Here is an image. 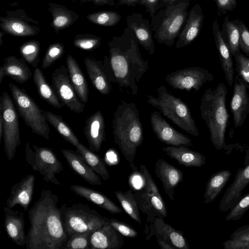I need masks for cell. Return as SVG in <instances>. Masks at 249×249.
Segmentation results:
<instances>
[{"label":"cell","instance_id":"cell-1","mask_svg":"<svg viewBox=\"0 0 249 249\" xmlns=\"http://www.w3.org/2000/svg\"><path fill=\"white\" fill-rule=\"evenodd\" d=\"M138 40L127 27L121 36H114L108 43L109 57H104V65L109 80L119 89L132 95L138 92L137 83L149 69L148 61L142 57Z\"/></svg>","mask_w":249,"mask_h":249},{"label":"cell","instance_id":"cell-2","mask_svg":"<svg viewBox=\"0 0 249 249\" xmlns=\"http://www.w3.org/2000/svg\"><path fill=\"white\" fill-rule=\"evenodd\" d=\"M58 197L50 190H42L39 198L28 211L30 227L26 235L27 249H62L67 239Z\"/></svg>","mask_w":249,"mask_h":249},{"label":"cell","instance_id":"cell-3","mask_svg":"<svg viewBox=\"0 0 249 249\" xmlns=\"http://www.w3.org/2000/svg\"><path fill=\"white\" fill-rule=\"evenodd\" d=\"M112 128L114 142L131 167L137 171L134 161L137 148L143 140V130L135 103L121 101L114 113Z\"/></svg>","mask_w":249,"mask_h":249},{"label":"cell","instance_id":"cell-4","mask_svg":"<svg viewBox=\"0 0 249 249\" xmlns=\"http://www.w3.org/2000/svg\"><path fill=\"white\" fill-rule=\"evenodd\" d=\"M228 90L223 83L213 89H207L203 94L199 107L200 115L208 127L210 140L217 150L226 146L225 133L229 115L226 99Z\"/></svg>","mask_w":249,"mask_h":249},{"label":"cell","instance_id":"cell-5","mask_svg":"<svg viewBox=\"0 0 249 249\" xmlns=\"http://www.w3.org/2000/svg\"><path fill=\"white\" fill-rule=\"evenodd\" d=\"M157 97L147 96L148 103L187 133L198 136L199 132L188 106L180 98L170 93L163 85L157 89Z\"/></svg>","mask_w":249,"mask_h":249},{"label":"cell","instance_id":"cell-6","mask_svg":"<svg viewBox=\"0 0 249 249\" xmlns=\"http://www.w3.org/2000/svg\"><path fill=\"white\" fill-rule=\"evenodd\" d=\"M64 230L69 236L88 231H94L109 224L110 219L101 215L88 204L75 203L60 207Z\"/></svg>","mask_w":249,"mask_h":249},{"label":"cell","instance_id":"cell-7","mask_svg":"<svg viewBox=\"0 0 249 249\" xmlns=\"http://www.w3.org/2000/svg\"><path fill=\"white\" fill-rule=\"evenodd\" d=\"M9 87L19 116L32 132L47 140L50 129L42 110L25 89L10 83Z\"/></svg>","mask_w":249,"mask_h":249},{"label":"cell","instance_id":"cell-8","mask_svg":"<svg viewBox=\"0 0 249 249\" xmlns=\"http://www.w3.org/2000/svg\"><path fill=\"white\" fill-rule=\"evenodd\" d=\"M140 168L144 183L133 194L139 210L147 215L148 222L156 217H167V208L155 181L145 165L140 164Z\"/></svg>","mask_w":249,"mask_h":249},{"label":"cell","instance_id":"cell-9","mask_svg":"<svg viewBox=\"0 0 249 249\" xmlns=\"http://www.w3.org/2000/svg\"><path fill=\"white\" fill-rule=\"evenodd\" d=\"M18 114L13 99L5 91L0 101V118L3 126L4 150L9 160H13L21 143Z\"/></svg>","mask_w":249,"mask_h":249},{"label":"cell","instance_id":"cell-10","mask_svg":"<svg viewBox=\"0 0 249 249\" xmlns=\"http://www.w3.org/2000/svg\"><path fill=\"white\" fill-rule=\"evenodd\" d=\"M33 151L29 142L25 144L26 160L32 169L44 176L43 180L55 185H61L55 174L63 171L62 163L55 153L50 148L33 144Z\"/></svg>","mask_w":249,"mask_h":249},{"label":"cell","instance_id":"cell-11","mask_svg":"<svg viewBox=\"0 0 249 249\" xmlns=\"http://www.w3.org/2000/svg\"><path fill=\"white\" fill-rule=\"evenodd\" d=\"M189 4V1H182L167 7L160 24L155 29L157 42L168 47L173 44L186 21Z\"/></svg>","mask_w":249,"mask_h":249},{"label":"cell","instance_id":"cell-12","mask_svg":"<svg viewBox=\"0 0 249 249\" xmlns=\"http://www.w3.org/2000/svg\"><path fill=\"white\" fill-rule=\"evenodd\" d=\"M214 77L208 70L198 67H190L180 69L167 74L165 81L173 89L189 91L199 90L207 82Z\"/></svg>","mask_w":249,"mask_h":249},{"label":"cell","instance_id":"cell-13","mask_svg":"<svg viewBox=\"0 0 249 249\" xmlns=\"http://www.w3.org/2000/svg\"><path fill=\"white\" fill-rule=\"evenodd\" d=\"M52 87L60 101L71 111L80 113L86 107L78 97L70 79L68 69L62 65L56 68L51 75Z\"/></svg>","mask_w":249,"mask_h":249},{"label":"cell","instance_id":"cell-14","mask_svg":"<svg viewBox=\"0 0 249 249\" xmlns=\"http://www.w3.org/2000/svg\"><path fill=\"white\" fill-rule=\"evenodd\" d=\"M39 22L29 17L22 9L8 10L4 17H0V27L6 34L16 36H36L40 29Z\"/></svg>","mask_w":249,"mask_h":249},{"label":"cell","instance_id":"cell-15","mask_svg":"<svg viewBox=\"0 0 249 249\" xmlns=\"http://www.w3.org/2000/svg\"><path fill=\"white\" fill-rule=\"evenodd\" d=\"M150 119L152 130L161 142L172 146H193L191 139L174 129L159 111L152 112Z\"/></svg>","mask_w":249,"mask_h":249},{"label":"cell","instance_id":"cell-16","mask_svg":"<svg viewBox=\"0 0 249 249\" xmlns=\"http://www.w3.org/2000/svg\"><path fill=\"white\" fill-rule=\"evenodd\" d=\"M231 109L234 127L241 126L249 113V85L238 75L234 79Z\"/></svg>","mask_w":249,"mask_h":249},{"label":"cell","instance_id":"cell-17","mask_svg":"<svg viewBox=\"0 0 249 249\" xmlns=\"http://www.w3.org/2000/svg\"><path fill=\"white\" fill-rule=\"evenodd\" d=\"M146 239L148 240L155 235L166 241L175 249H188L189 244L183 233L165 223L163 219L156 217L153 222L146 228Z\"/></svg>","mask_w":249,"mask_h":249},{"label":"cell","instance_id":"cell-18","mask_svg":"<svg viewBox=\"0 0 249 249\" xmlns=\"http://www.w3.org/2000/svg\"><path fill=\"white\" fill-rule=\"evenodd\" d=\"M249 184V164L237 171L231 184L220 201L219 210L227 212L241 198L242 192Z\"/></svg>","mask_w":249,"mask_h":249},{"label":"cell","instance_id":"cell-19","mask_svg":"<svg viewBox=\"0 0 249 249\" xmlns=\"http://www.w3.org/2000/svg\"><path fill=\"white\" fill-rule=\"evenodd\" d=\"M35 180V176L30 174L13 185L10 195L6 199L7 206L13 208L19 205L23 210L27 211L32 200Z\"/></svg>","mask_w":249,"mask_h":249},{"label":"cell","instance_id":"cell-20","mask_svg":"<svg viewBox=\"0 0 249 249\" xmlns=\"http://www.w3.org/2000/svg\"><path fill=\"white\" fill-rule=\"evenodd\" d=\"M83 131L89 149L99 152L106 141L105 120L101 111H96L87 118Z\"/></svg>","mask_w":249,"mask_h":249},{"label":"cell","instance_id":"cell-21","mask_svg":"<svg viewBox=\"0 0 249 249\" xmlns=\"http://www.w3.org/2000/svg\"><path fill=\"white\" fill-rule=\"evenodd\" d=\"M204 19L201 7L195 4L188 14L185 24L179 33L176 47L180 49L191 44L198 35Z\"/></svg>","mask_w":249,"mask_h":249},{"label":"cell","instance_id":"cell-22","mask_svg":"<svg viewBox=\"0 0 249 249\" xmlns=\"http://www.w3.org/2000/svg\"><path fill=\"white\" fill-rule=\"evenodd\" d=\"M154 171L162 183L165 193L172 201H174V189L182 181L183 173L162 159L156 162Z\"/></svg>","mask_w":249,"mask_h":249},{"label":"cell","instance_id":"cell-23","mask_svg":"<svg viewBox=\"0 0 249 249\" xmlns=\"http://www.w3.org/2000/svg\"><path fill=\"white\" fill-rule=\"evenodd\" d=\"M84 64L94 88L101 94L108 95L111 90V82L108 77L103 61L88 56L84 58Z\"/></svg>","mask_w":249,"mask_h":249},{"label":"cell","instance_id":"cell-24","mask_svg":"<svg viewBox=\"0 0 249 249\" xmlns=\"http://www.w3.org/2000/svg\"><path fill=\"white\" fill-rule=\"evenodd\" d=\"M126 22L128 27L134 32L140 45L148 52V54H154L155 44L148 20L140 14L133 13L128 16Z\"/></svg>","mask_w":249,"mask_h":249},{"label":"cell","instance_id":"cell-25","mask_svg":"<svg viewBox=\"0 0 249 249\" xmlns=\"http://www.w3.org/2000/svg\"><path fill=\"white\" fill-rule=\"evenodd\" d=\"M3 211L4 226L9 237L17 245L26 246V235L23 213L14 211L7 206L4 208Z\"/></svg>","mask_w":249,"mask_h":249},{"label":"cell","instance_id":"cell-26","mask_svg":"<svg viewBox=\"0 0 249 249\" xmlns=\"http://www.w3.org/2000/svg\"><path fill=\"white\" fill-rule=\"evenodd\" d=\"M5 76L19 84H24L32 76V72L26 61L12 55L5 58L0 67V84Z\"/></svg>","mask_w":249,"mask_h":249},{"label":"cell","instance_id":"cell-27","mask_svg":"<svg viewBox=\"0 0 249 249\" xmlns=\"http://www.w3.org/2000/svg\"><path fill=\"white\" fill-rule=\"evenodd\" d=\"M61 152L70 168L84 180L92 185H101L102 181L98 175L87 163L82 155L77 151L61 149Z\"/></svg>","mask_w":249,"mask_h":249},{"label":"cell","instance_id":"cell-28","mask_svg":"<svg viewBox=\"0 0 249 249\" xmlns=\"http://www.w3.org/2000/svg\"><path fill=\"white\" fill-rule=\"evenodd\" d=\"M123 245L122 235L110 224L94 231L91 235V249H119Z\"/></svg>","mask_w":249,"mask_h":249},{"label":"cell","instance_id":"cell-29","mask_svg":"<svg viewBox=\"0 0 249 249\" xmlns=\"http://www.w3.org/2000/svg\"><path fill=\"white\" fill-rule=\"evenodd\" d=\"M162 150L171 158L185 167H200L206 163L205 157L199 152L184 145H169Z\"/></svg>","mask_w":249,"mask_h":249},{"label":"cell","instance_id":"cell-30","mask_svg":"<svg viewBox=\"0 0 249 249\" xmlns=\"http://www.w3.org/2000/svg\"><path fill=\"white\" fill-rule=\"evenodd\" d=\"M212 29L216 46L219 55L221 68L228 85L231 86L234 82V74L231 54L227 44L226 43L222 37L216 20L213 21Z\"/></svg>","mask_w":249,"mask_h":249},{"label":"cell","instance_id":"cell-31","mask_svg":"<svg viewBox=\"0 0 249 249\" xmlns=\"http://www.w3.org/2000/svg\"><path fill=\"white\" fill-rule=\"evenodd\" d=\"M70 190L77 195L107 210L112 214L120 213L123 211L105 195L98 191L77 184L71 185Z\"/></svg>","mask_w":249,"mask_h":249},{"label":"cell","instance_id":"cell-32","mask_svg":"<svg viewBox=\"0 0 249 249\" xmlns=\"http://www.w3.org/2000/svg\"><path fill=\"white\" fill-rule=\"evenodd\" d=\"M66 65L71 82L80 100L84 104L89 101V90L86 78L75 59L68 54Z\"/></svg>","mask_w":249,"mask_h":249},{"label":"cell","instance_id":"cell-33","mask_svg":"<svg viewBox=\"0 0 249 249\" xmlns=\"http://www.w3.org/2000/svg\"><path fill=\"white\" fill-rule=\"evenodd\" d=\"M48 10L52 17L51 26L56 34L72 25L79 18V15L63 5L49 2Z\"/></svg>","mask_w":249,"mask_h":249},{"label":"cell","instance_id":"cell-34","mask_svg":"<svg viewBox=\"0 0 249 249\" xmlns=\"http://www.w3.org/2000/svg\"><path fill=\"white\" fill-rule=\"evenodd\" d=\"M33 81L39 96L48 104L56 108H61L65 105L47 81L42 71L36 67L33 74Z\"/></svg>","mask_w":249,"mask_h":249},{"label":"cell","instance_id":"cell-35","mask_svg":"<svg viewBox=\"0 0 249 249\" xmlns=\"http://www.w3.org/2000/svg\"><path fill=\"white\" fill-rule=\"evenodd\" d=\"M231 175L230 170H222L211 176L203 195L205 204H209L216 198L230 179Z\"/></svg>","mask_w":249,"mask_h":249},{"label":"cell","instance_id":"cell-36","mask_svg":"<svg viewBox=\"0 0 249 249\" xmlns=\"http://www.w3.org/2000/svg\"><path fill=\"white\" fill-rule=\"evenodd\" d=\"M48 122L57 131L62 137L67 142L76 147L80 142L71 127L64 120L63 118L51 111H43Z\"/></svg>","mask_w":249,"mask_h":249},{"label":"cell","instance_id":"cell-37","mask_svg":"<svg viewBox=\"0 0 249 249\" xmlns=\"http://www.w3.org/2000/svg\"><path fill=\"white\" fill-rule=\"evenodd\" d=\"M76 151L80 154L89 166L103 180L109 178L108 171L105 164L95 152L88 148L80 142L75 147Z\"/></svg>","mask_w":249,"mask_h":249},{"label":"cell","instance_id":"cell-38","mask_svg":"<svg viewBox=\"0 0 249 249\" xmlns=\"http://www.w3.org/2000/svg\"><path fill=\"white\" fill-rule=\"evenodd\" d=\"M115 195L124 211L131 218L141 224L140 210L131 189L130 188L124 193L119 191H115Z\"/></svg>","mask_w":249,"mask_h":249},{"label":"cell","instance_id":"cell-39","mask_svg":"<svg viewBox=\"0 0 249 249\" xmlns=\"http://www.w3.org/2000/svg\"><path fill=\"white\" fill-rule=\"evenodd\" d=\"M40 44L39 41L31 40L23 43L19 51L22 57L34 68H36L40 62Z\"/></svg>","mask_w":249,"mask_h":249},{"label":"cell","instance_id":"cell-40","mask_svg":"<svg viewBox=\"0 0 249 249\" xmlns=\"http://www.w3.org/2000/svg\"><path fill=\"white\" fill-rule=\"evenodd\" d=\"M87 18L91 22L104 26H113L121 20L120 15L115 11H100L88 14Z\"/></svg>","mask_w":249,"mask_h":249},{"label":"cell","instance_id":"cell-41","mask_svg":"<svg viewBox=\"0 0 249 249\" xmlns=\"http://www.w3.org/2000/svg\"><path fill=\"white\" fill-rule=\"evenodd\" d=\"M224 23L228 37L227 45L231 55L234 56L238 51H240L239 27L237 23L231 21L227 16L225 17Z\"/></svg>","mask_w":249,"mask_h":249},{"label":"cell","instance_id":"cell-42","mask_svg":"<svg viewBox=\"0 0 249 249\" xmlns=\"http://www.w3.org/2000/svg\"><path fill=\"white\" fill-rule=\"evenodd\" d=\"M101 38L94 35L77 34L73 38V44L77 48L85 51H92L101 44Z\"/></svg>","mask_w":249,"mask_h":249},{"label":"cell","instance_id":"cell-43","mask_svg":"<svg viewBox=\"0 0 249 249\" xmlns=\"http://www.w3.org/2000/svg\"><path fill=\"white\" fill-rule=\"evenodd\" d=\"M93 231H88L75 233L71 236L62 249H89L90 241Z\"/></svg>","mask_w":249,"mask_h":249},{"label":"cell","instance_id":"cell-44","mask_svg":"<svg viewBox=\"0 0 249 249\" xmlns=\"http://www.w3.org/2000/svg\"><path fill=\"white\" fill-rule=\"evenodd\" d=\"M65 52V46L60 43H53L47 48L42 62L43 69L48 68L56 60L62 57Z\"/></svg>","mask_w":249,"mask_h":249},{"label":"cell","instance_id":"cell-45","mask_svg":"<svg viewBox=\"0 0 249 249\" xmlns=\"http://www.w3.org/2000/svg\"><path fill=\"white\" fill-rule=\"evenodd\" d=\"M249 209V193L240 198L230 209L226 221H236L242 218Z\"/></svg>","mask_w":249,"mask_h":249},{"label":"cell","instance_id":"cell-46","mask_svg":"<svg viewBox=\"0 0 249 249\" xmlns=\"http://www.w3.org/2000/svg\"><path fill=\"white\" fill-rule=\"evenodd\" d=\"M234 57L237 75L249 85V68L245 61V56L239 51Z\"/></svg>","mask_w":249,"mask_h":249},{"label":"cell","instance_id":"cell-47","mask_svg":"<svg viewBox=\"0 0 249 249\" xmlns=\"http://www.w3.org/2000/svg\"><path fill=\"white\" fill-rule=\"evenodd\" d=\"M109 224L116 231L125 237L134 238L138 235V232L134 229L116 219H110Z\"/></svg>","mask_w":249,"mask_h":249},{"label":"cell","instance_id":"cell-48","mask_svg":"<svg viewBox=\"0 0 249 249\" xmlns=\"http://www.w3.org/2000/svg\"><path fill=\"white\" fill-rule=\"evenodd\" d=\"M237 24L240 32V47L243 52L249 56V30L242 21L240 20Z\"/></svg>","mask_w":249,"mask_h":249},{"label":"cell","instance_id":"cell-49","mask_svg":"<svg viewBox=\"0 0 249 249\" xmlns=\"http://www.w3.org/2000/svg\"><path fill=\"white\" fill-rule=\"evenodd\" d=\"M230 237L234 240L249 242V224L237 229L231 234Z\"/></svg>","mask_w":249,"mask_h":249},{"label":"cell","instance_id":"cell-50","mask_svg":"<svg viewBox=\"0 0 249 249\" xmlns=\"http://www.w3.org/2000/svg\"><path fill=\"white\" fill-rule=\"evenodd\" d=\"M217 7L218 12L226 14L228 11H232L237 5V0H213Z\"/></svg>","mask_w":249,"mask_h":249},{"label":"cell","instance_id":"cell-51","mask_svg":"<svg viewBox=\"0 0 249 249\" xmlns=\"http://www.w3.org/2000/svg\"><path fill=\"white\" fill-rule=\"evenodd\" d=\"M223 246L225 249H249V242L234 240L230 238L225 241Z\"/></svg>","mask_w":249,"mask_h":249},{"label":"cell","instance_id":"cell-52","mask_svg":"<svg viewBox=\"0 0 249 249\" xmlns=\"http://www.w3.org/2000/svg\"><path fill=\"white\" fill-rule=\"evenodd\" d=\"M159 0H141V4L144 5L148 9L151 16L155 13V8Z\"/></svg>","mask_w":249,"mask_h":249},{"label":"cell","instance_id":"cell-53","mask_svg":"<svg viewBox=\"0 0 249 249\" xmlns=\"http://www.w3.org/2000/svg\"><path fill=\"white\" fill-rule=\"evenodd\" d=\"M158 245L161 249H174L175 248L163 240L157 238Z\"/></svg>","mask_w":249,"mask_h":249},{"label":"cell","instance_id":"cell-54","mask_svg":"<svg viewBox=\"0 0 249 249\" xmlns=\"http://www.w3.org/2000/svg\"><path fill=\"white\" fill-rule=\"evenodd\" d=\"M141 0H120V2L122 4L132 5L137 3Z\"/></svg>","mask_w":249,"mask_h":249},{"label":"cell","instance_id":"cell-55","mask_svg":"<svg viewBox=\"0 0 249 249\" xmlns=\"http://www.w3.org/2000/svg\"><path fill=\"white\" fill-rule=\"evenodd\" d=\"M92 2L94 4L99 5L109 4L110 3L109 0H92Z\"/></svg>","mask_w":249,"mask_h":249},{"label":"cell","instance_id":"cell-56","mask_svg":"<svg viewBox=\"0 0 249 249\" xmlns=\"http://www.w3.org/2000/svg\"><path fill=\"white\" fill-rule=\"evenodd\" d=\"M3 126L2 124V119L0 118V143L1 142V139L3 138Z\"/></svg>","mask_w":249,"mask_h":249},{"label":"cell","instance_id":"cell-57","mask_svg":"<svg viewBox=\"0 0 249 249\" xmlns=\"http://www.w3.org/2000/svg\"><path fill=\"white\" fill-rule=\"evenodd\" d=\"M5 34L4 32L0 31V47L2 45L3 41H2V36Z\"/></svg>","mask_w":249,"mask_h":249},{"label":"cell","instance_id":"cell-58","mask_svg":"<svg viewBox=\"0 0 249 249\" xmlns=\"http://www.w3.org/2000/svg\"><path fill=\"white\" fill-rule=\"evenodd\" d=\"M165 2H168L169 3L170 5L172 4L173 2H174L176 1L177 0H164Z\"/></svg>","mask_w":249,"mask_h":249},{"label":"cell","instance_id":"cell-59","mask_svg":"<svg viewBox=\"0 0 249 249\" xmlns=\"http://www.w3.org/2000/svg\"><path fill=\"white\" fill-rule=\"evenodd\" d=\"M80 2L82 3H86L88 2L92 1V0H79Z\"/></svg>","mask_w":249,"mask_h":249},{"label":"cell","instance_id":"cell-60","mask_svg":"<svg viewBox=\"0 0 249 249\" xmlns=\"http://www.w3.org/2000/svg\"><path fill=\"white\" fill-rule=\"evenodd\" d=\"M245 61L249 68V58L248 57H247L246 56H245Z\"/></svg>","mask_w":249,"mask_h":249},{"label":"cell","instance_id":"cell-61","mask_svg":"<svg viewBox=\"0 0 249 249\" xmlns=\"http://www.w3.org/2000/svg\"><path fill=\"white\" fill-rule=\"evenodd\" d=\"M71 0V1H73V0Z\"/></svg>","mask_w":249,"mask_h":249}]
</instances>
